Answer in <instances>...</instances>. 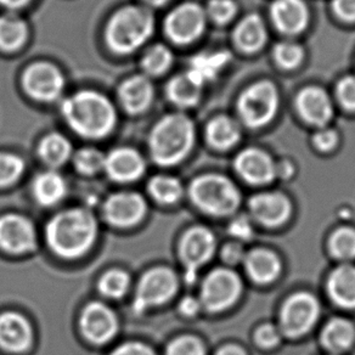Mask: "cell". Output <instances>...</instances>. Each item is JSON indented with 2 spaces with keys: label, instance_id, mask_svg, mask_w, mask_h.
<instances>
[{
  "label": "cell",
  "instance_id": "obj_31",
  "mask_svg": "<svg viewBox=\"0 0 355 355\" xmlns=\"http://www.w3.org/2000/svg\"><path fill=\"white\" fill-rule=\"evenodd\" d=\"M27 38V26L15 15L0 17V48L16 50L25 43Z\"/></svg>",
  "mask_w": 355,
  "mask_h": 355
},
{
  "label": "cell",
  "instance_id": "obj_28",
  "mask_svg": "<svg viewBox=\"0 0 355 355\" xmlns=\"http://www.w3.org/2000/svg\"><path fill=\"white\" fill-rule=\"evenodd\" d=\"M202 94V85L189 73L177 76L168 83L167 95L173 104L191 107L198 104Z\"/></svg>",
  "mask_w": 355,
  "mask_h": 355
},
{
  "label": "cell",
  "instance_id": "obj_9",
  "mask_svg": "<svg viewBox=\"0 0 355 355\" xmlns=\"http://www.w3.org/2000/svg\"><path fill=\"white\" fill-rule=\"evenodd\" d=\"M319 303L306 292L296 293L282 306V329L290 337H300L311 330L319 316Z\"/></svg>",
  "mask_w": 355,
  "mask_h": 355
},
{
  "label": "cell",
  "instance_id": "obj_8",
  "mask_svg": "<svg viewBox=\"0 0 355 355\" xmlns=\"http://www.w3.org/2000/svg\"><path fill=\"white\" fill-rule=\"evenodd\" d=\"M241 293V282L229 269H216L203 282L201 300L208 311H219L232 306Z\"/></svg>",
  "mask_w": 355,
  "mask_h": 355
},
{
  "label": "cell",
  "instance_id": "obj_20",
  "mask_svg": "<svg viewBox=\"0 0 355 355\" xmlns=\"http://www.w3.org/2000/svg\"><path fill=\"white\" fill-rule=\"evenodd\" d=\"M33 340V331L24 316L8 311L0 315V347L10 352H24Z\"/></svg>",
  "mask_w": 355,
  "mask_h": 355
},
{
  "label": "cell",
  "instance_id": "obj_6",
  "mask_svg": "<svg viewBox=\"0 0 355 355\" xmlns=\"http://www.w3.org/2000/svg\"><path fill=\"white\" fill-rule=\"evenodd\" d=\"M279 104L280 98L277 87L269 80H261L242 93L237 110L243 123L251 128H259L275 117Z\"/></svg>",
  "mask_w": 355,
  "mask_h": 355
},
{
  "label": "cell",
  "instance_id": "obj_51",
  "mask_svg": "<svg viewBox=\"0 0 355 355\" xmlns=\"http://www.w3.org/2000/svg\"><path fill=\"white\" fill-rule=\"evenodd\" d=\"M30 0H0L3 6H9V8H20L25 6Z\"/></svg>",
  "mask_w": 355,
  "mask_h": 355
},
{
  "label": "cell",
  "instance_id": "obj_18",
  "mask_svg": "<svg viewBox=\"0 0 355 355\" xmlns=\"http://www.w3.org/2000/svg\"><path fill=\"white\" fill-rule=\"evenodd\" d=\"M270 15L277 30L286 35L301 33L309 22V10L303 0H275Z\"/></svg>",
  "mask_w": 355,
  "mask_h": 355
},
{
  "label": "cell",
  "instance_id": "obj_15",
  "mask_svg": "<svg viewBox=\"0 0 355 355\" xmlns=\"http://www.w3.org/2000/svg\"><path fill=\"white\" fill-rule=\"evenodd\" d=\"M104 212L109 223L116 227H132L143 219L146 203L138 193H114L105 203Z\"/></svg>",
  "mask_w": 355,
  "mask_h": 355
},
{
  "label": "cell",
  "instance_id": "obj_39",
  "mask_svg": "<svg viewBox=\"0 0 355 355\" xmlns=\"http://www.w3.org/2000/svg\"><path fill=\"white\" fill-rule=\"evenodd\" d=\"M105 156L95 148H83L74 158V164L79 172L93 175L105 167Z\"/></svg>",
  "mask_w": 355,
  "mask_h": 355
},
{
  "label": "cell",
  "instance_id": "obj_16",
  "mask_svg": "<svg viewBox=\"0 0 355 355\" xmlns=\"http://www.w3.org/2000/svg\"><path fill=\"white\" fill-rule=\"evenodd\" d=\"M297 110L306 123L325 127L334 116V105L324 89L316 85L302 89L297 95Z\"/></svg>",
  "mask_w": 355,
  "mask_h": 355
},
{
  "label": "cell",
  "instance_id": "obj_19",
  "mask_svg": "<svg viewBox=\"0 0 355 355\" xmlns=\"http://www.w3.org/2000/svg\"><path fill=\"white\" fill-rule=\"evenodd\" d=\"M251 212L257 220L266 227H277L290 217L291 205L279 193H258L250 200Z\"/></svg>",
  "mask_w": 355,
  "mask_h": 355
},
{
  "label": "cell",
  "instance_id": "obj_42",
  "mask_svg": "<svg viewBox=\"0 0 355 355\" xmlns=\"http://www.w3.org/2000/svg\"><path fill=\"white\" fill-rule=\"evenodd\" d=\"M337 98L345 110L355 111V76H345L337 84Z\"/></svg>",
  "mask_w": 355,
  "mask_h": 355
},
{
  "label": "cell",
  "instance_id": "obj_2",
  "mask_svg": "<svg viewBox=\"0 0 355 355\" xmlns=\"http://www.w3.org/2000/svg\"><path fill=\"white\" fill-rule=\"evenodd\" d=\"M71 128L87 138H101L114 128L116 114L109 100L93 92H82L62 104Z\"/></svg>",
  "mask_w": 355,
  "mask_h": 355
},
{
  "label": "cell",
  "instance_id": "obj_43",
  "mask_svg": "<svg viewBox=\"0 0 355 355\" xmlns=\"http://www.w3.org/2000/svg\"><path fill=\"white\" fill-rule=\"evenodd\" d=\"M313 144L318 150H320L322 153H329L337 146L338 134L334 129L321 127V129L314 134Z\"/></svg>",
  "mask_w": 355,
  "mask_h": 355
},
{
  "label": "cell",
  "instance_id": "obj_22",
  "mask_svg": "<svg viewBox=\"0 0 355 355\" xmlns=\"http://www.w3.org/2000/svg\"><path fill=\"white\" fill-rule=\"evenodd\" d=\"M153 98V84L146 77L137 76L125 80L119 89V99L130 114H139L148 109Z\"/></svg>",
  "mask_w": 355,
  "mask_h": 355
},
{
  "label": "cell",
  "instance_id": "obj_34",
  "mask_svg": "<svg viewBox=\"0 0 355 355\" xmlns=\"http://www.w3.org/2000/svg\"><path fill=\"white\" fill-rule=\"evenodd\" d=\"M129 285H130V279L127 272L122 270H111L101 277L99 290L104 296L119 300L127 293Z\"/></svg>",
  "mask_w": 355,
  "mask_h": 355
},
{
  "label": "cell",
  "instance_id": "obj_21",
  "mask_svg": "<svg viewBox=\"0 0 355 355\" xmlns=\"http://www.w3.org/2000/svg\"><path fill=\"white\" fill-rule=\"evenodd\" d=\"M104 168L112 180L129 183L141 177L145 163L141 156L132 148H117L105 158Z\"/></svg>",
  "mask_w": 355,
  "mask_h": 355
},
{
  "label": "cell",
  "instance_id": "obj_47",
  "mask_svg": "<svg viewBox=\"0 0 355 355\" xmlns=\"http://www.w3.org/2000/svg\"><path fill=\"white\" fill-rule=\"evenodd\" d=\"M334 10L342 20L355 21V0H334Z\"/></svg>",
  "mask_w": 355,
  "mask_h": 355
},
{
  "label": "cell",
  "instance_id": "obj_27",
  "mask_svg": "<svg viewBox=\"0 0 355 355\" xmlns=\"http://www.w3.org/2000/svg\"><path fill=\"white\" fill-rule=\"evenodd\" d=\"M206 137L213 148L227 150L236 145L241 138V130L236 121L227 116H218L208 123Z\"/></svg>",
  "mask_w": 355,
  "mask_h": 355
},
{
  "label": "cell",
  "instance_id": "obj_52",
  "mask_svg": "<svg viewBox=\"0 0 355 355\" xmlns=\"http://www.w3.org/2000/svg\"><path fill=\"white\" fill-rule=\"evenodd\" d=\"M146 1L151 6H162V4H166L168 0H146Z\"/></svg>",
  "mask_w": 355,
  "mask_h": 355
},
{
  "label": "cell",
  "instance_id": "obj_37",
  "mask_svg": "<svg viewBox=\"0 0 355 355\" xmlns=\"http://www.w3.org/2000/svg\"><path fill=\"white\" fill-rule=\"evenodd\" d=\"M304 58V51L301 45L291 42H282L274 48V59L279 66L291 69L301 64Z\"/></svg>",
  "mask_w": 355,
  "mask_h": 355
},
{
  "label": "cell",
  "instance_id": "obj_5",
  "mask_svg": "<svg viewBox=\"0 0 355 355\" xmlns=\"http://www.w3.org/2000/svg\"><path fill=\"white\" fill-rule=\"evenodd\" d=\"M190 196L201 211L212 216H229L240 205L236 185L219 174L196 178L190 187Z\"/></svg>",
  "mask_w": 355,
  "mask_h": 355
},
{
  "label": "cell",
  "instance_id": "obj_7",
  "mask_svg": "<svg viewBox=\"0 0 355 355\" xmlns=\"http://www.w3.org/2000/svg\"><path fill=\"white\" fill-rule=\"evenodd\" d=\"M178 282L174 272L166 268H156L146 272L139 282L134 311L144 313L153 306L169 301L177 291Z\"/></svg>",
  "mask_w": 355,
  "mask_h": 355
},
{
  "label": "cell",
  "instance_id": "obj_33",
  "mask_svg": "<svg viewBox=\"0 0 355 355\" xmlns=\"http://www.w3.org/2000/svg\"><path fill=\"white\" fill-rule=\"evenodd\" d=\"M148 191L158 202L171 205L182 198L183 187L175 178L158 175L151 179L148 184Z\"/></svg>",
  "mask_w": 355,
  "mask_h": 355
},
{
  "label": "cell",
  "instance_id": "obj_49",
  "mask_svg": "<svg viewBox=\"0 0 355 355\" xmlns=\"http://www.w3.org/2000/svg\"><path fill=\"white\" fill-rule=\"evenodd\" d=\"M200 309V302L195 300L193 297H187L183 301L180 302V311L184 315L193 316L198 313Z\"/></svg>",
  "mask_w": 355,
  "mask_h": 355
},
{
  "label": "cell",
  "instance_id": "obj_30",
  "mask_svg": "<svg viewBox=\"0 0 355 355\" xmlns=\"http://www.w3.org/2000/svg\"><path fill=\"white\" fill-rule=\"evenodd\" d=\"M354 326L345 319L331 320L322 331V343L334 353L348 349L354 342Z\"/></svg>",
  "mask_w": 355,
  "mask_h": 355
},
{
  "label": "cell",
  "instance_id": "obj_24",
  "mask_svg": "<svg viewBox=\"0 0 355 355\" xmlns=\"http://www.w3.org/2000/svg\"><path fill=\"white\" fill-rule=\"evenodd\" d=\"M268 40L266 24L258 15H248L240 21L234 31V40L245 53H256Z\"/></svg>",
  "mask_w": 355,
  "mask_h": 355
},
{
  "label": "cell",
  "instance_id": "obj_17",
  "mask_svg": "<svg viewBox=\"0 0 355 355\" xmlns=\"http://www.w3.org/2000/svg\"><path fill=\"white\" fill-rule=\"evenodd\" d=\"M237 173L254 185L270 183L277 177V164L268 153L259 148H246L235 158Z\"/></svg>",
  "mask_w": 355,
  "mask_h": 355
},
{
  "label": "cell",
  "instance_id": "obj_40",
  "mask_svg": "<svg viewBox=\"0 0 355 355\" xmlns=\"http://www.w3.org/2000/svg\"><path fill=\"white\" fill-rule=\"evenodd\" d=\"M237 6L234 0H209L207 15L219 25L227 24L236 15Z\"/></svg>",
  "mask_w": 355,
  "mask_h": 355
},
{
  "label": "cell",
  "instance_id": "obj_50",
  "mask_svg": "<svg viewBox=\"0 0 355 355\" xmlns=\"http://www.w3.org/2000/svg\"><path fill=\"white\" fill-rule=\"evenodd\" d=\"M217 355H246V353L236 345H227L219 350Z\"/></svg>",
  "mask_w": 355,
  "mask_h": 355
},
{
  "label": "cell",
  "instance_id": "obj_25",
  "mask_svg": "<svg viewBox=\"0 0 355 355\" xmlns=\"http://www.w3.org/2000/svg\"><path fill=\"white\" fill-rule=\"evenodd\" d=\"M248 275L259 284H268L280 274L282 264L275 253L268 250H254L245 257Z\"/></svg>",
  "mask_w": 355,
  "mask_h": 355
},
{
  "label": "cell",
  "instance_id": "obj_35",
  "mask_svg": "<svg viewBox=\"0 0 355 355\" xmlns=\"http://www.w3.org/2000/svg\"><path fill=\"white\" fill-rule=\"evenodd\" d=\"M330 250L332 254L343 261L355 258V232L353 229L342 227L331 236Z\"/></svg>",
  "mask_w": 355,
  "mask_h": 355
},
{
  "label": "cell",
  "instance_id": "obj_29",
  "mask_svg": "<svg viewBox=\"0 0 355 355\" xmlns=\"http://www.w3.org/2000/svg\"><path fill=\"white\" fill-rule=\"evenodd\" d=\"M35 198L43 206H54L66 195L64 178L55 172H45L35 178L33 184Z\"/></svg>",
  "mask_w": 355,
  "mask_h": 355
},
{
  "label": "cell",
  "instance_id": "obj_36",
  "mask_svg": "<svg viewBox=\"0 0 355 355\" xmlns=\"http://www.w3.org/2000/svg\"><path fill=\"white\" fill-rule=\"evenodd\" d=\"M172 61L173 55L171 50L163 45H156L148 50L145 55L143 60V67L148 74L158 76L169 69Z\"/></svg>",
  "mask_w": 355,
  "mask_h": 355
},
{
  "label": "cell",
  "instance_id": "obj_4",
  "mask_svg": "<svg viewBox=\"0 0 355 355\" xmlns=\"http://www.w3.org/2000/svg\"><path fill=\"white\" fill-rule=\"evenodd\" d=\"M153 31L151 12L139 6H128L111 19L106 30V40L116 53L128 54L143 45Z\"/></svg>",
  "mask_w": 355,
  "mask_h": 355
},
{
  "label": "cell",
  "instance_id": "obj_11",
  "mask_svg": "<svg viewBox=\"0 0 355 355\" xmlns=\"http://www.w3.org/2000/svg\"><path fill=\"white\" fill-rule=\"evenodd\" d=\"M206 27V12L201 6L187 3L168 15L166 32L178 44H189L202 35Z\"/></svg>",
  "mask_w": 355,
  "mask_h": 355
},
{
  "label": "cell",
  "instance_id": "obj_32",
  "mask_svg": "<svg viewBox=\"0 0 355 355\" xmlns=\"http://www.w3.org/2000/svg\"><path fill=\"white\" fill-rule=\"evenodd\" d=\"M71 153V144L60 134H50L40 143V157L53 167L62 166L69 159Z\"/></svg>",
  "mask_w": 355,
  "mask_h": 355
},
{
  "label": "cell",
  "instance_id": "obj_38",
  "mask_svg": "<svg viewBox=\"0 0 355 355\" xmlns=\"http://www.w3.org/2000/svg\"><path fill=\"white\" fill-rule=\"evenodd\" d=\"M25 169L24 161L11 153H0V187L15 183Z\"/></svg>",
  "mask_w": 355,
  "mask_h": 355
},
{
  "label": "cell",
  "instance_id": "obj_44",
  "mask_svg": "<svg viewBox=\"0 0 355 355\" xmlns=\"http://www.w3.org/2000/svg\"><path fill=\"white\" fill-rule=\"evenodd\" d=\"M280 340V332L270 324L261 325L256 332V342L263 348H272Z\"/></svg>",
  "mask_w": 355,
  "mask_h": 355
},
{
  "label": "cell",
  "instance_id": "obj_12",
  "mask_svg": "<svg viewBox=\"0 0 355 355\" xmlns=\"http://www.w3.org/2000/svg\"><path fill=\"white\" fill-rule=\"evenodd\" d=\"M27 93L40 101H53L59 98L64 80L59 69L49 64H32L24 76Z\"/></svg>",
  "mask_w": 355,
  "mask_h": 355
},
{
  "label": "cell",
  "instance_id": "obj_1",
  "mask_svg": "<svg viewBox=\"0 0 355 355\" xmlns=\"http://www.w3.org/2000/svg\"><path fill=\"white\" fill-rule=\"evenodd\" d=\"M96 232L94 216L83 208H73L50 219L46 225V241L58 256L74 259L92 248Z\"/></svg>",
  "mask_w": 355,
  "mask_h": 355
},
{
  "label": "cell",
  "instance_id": "obj_46",
  "mask_svg": "<svg viewBox=\"0 0 355 355\" xmlns=\"http://www.w3.org/2000/svg\"><path fill=\"white\" fill-rule=\"evenodd\" d=\"M111 355H156V353L148 345L130 342L119 347Z\"/></svg>",
  "mask_w": 355,
  "mask_h": 355
},
{
  "label": "cell",
  "instance_id": "obj_10",
  "mask_svg": "<svg viewBox=\"0 0 355 355\" xmlns=\"http://www.w3.org/2000/svg\"><path fill=\"white\" fill-rule=\"evenodd\" d=\"M214 248L216 240L206 227H193L184 235L180 242V257L187 269L185 279L189 284L196 280L198 269L209 261Z\"/></svg>",
  "mask_w": 355,
  "mask_h": 355
},
{
  "label": "cell",
  "instance_id": "obj_13",
  "mask_svg": "<svg viewBox=\"0 0 355 355\" xmlns=\"http://www.w3.org/2000/svg\"><path fill=\"white\" fill-rule=\"evenodd\" d=\"M37 236L32 223L19 214L0 218V247L10 253L33 251Z\"/></svg>",
  "mask_w": 355,
  "mask_h": 355
},
{
  "label": "cell",
  "instance_id": "obj_23",
  "mask_svg": "<svg viewBox=\"0 0 355 355\" xmlns=\"http://www.w3.org/2000/svg\"><path fill=\"white\" fill-rule=\"evenodd\" d=\"M329 293L337 306L347 309L355 308V266H340L331 272Z\"/></svg>",
  "mask_w": 355,
  "mask_h": 355
},
{
  "label": "cell",
  "instance_id": "obj_45",
  "mask_svg": "<svg viewBox=\"0 0 355 355\" xmlns=\"http://www.w3.org/2000/svg\"><path fill=\"white\" fill-rule=\"evenodd\" d=\"M229 232L239 240H248L252 237V225L246 217H239L232 220Z\"/></svg>",
  "mask_w": 355,
  "mask_h": 355
},
{
  "label": "cell",
  "instance_id": "obj_26",
  "mask_svg": "<svg viewBox=\"0 0 355 355\" xmlns=\"http://www.w3.org/2000/svg\"><path fill=\"white\" fill-rule=\"evenodd\" d=\"M230 59L232 56L227 51L198 54L191 60L188 73L203 85L217 78L223 69L229 64Z\"/></svg>",
  "mask_w": 355,
  "mask_h": 355
},
{
  "label": "cell",
  "instance_id": "obj_3",
  "mask_svg": "<svg viewBox=\"0 0 355 355\" xmlns=\"http://www.w3.org/2000/svg\"><path fill=\"white\" fill-rule=\"evenodd\" d=\"M195 141V127L188 116L168 114L153 128L150 150L153 161L161 166L180 162L191 151Z\"/></svg>",
  "mask_w": 355,
  "mask_h": 355
},
{
  "label": "cell",
  "instance_id": "obj_41",
  "mask_svg": "<svg viewBox=\"0 0 355 355\" xmlns=\"http://www.w3.org/2000/svg\"><path fill=\"white\" fill-rule=\"evenodd\" d=\"M166 355H205V349L198 338L187 336L173 340Z\"/></svg>",
  "mask_w": 355,
  "mask_h": 355
},
{
  "label": "cell",
  "instance_id": "obj_48",
  "mask_svg": "<svg viewBox=\"0 0 355 355\" xmlns=\"http://www.w3.org/2000/svg\"><path fill=\"white\" fill-rule=\"evenodd\" d=\"M242 251L243 250H242V247L239 243H229L223 250V258L229 264H236L239 261H241L242 259L245 261L243 252Z\"/></svg>",
  "mask_w": 355,
  "mask_h": 355
},
{
  "label": "cell",
  "instance_id": "obj_14",
  "mask_svg": "<svg viewBox=\"0 0 355 355\" xmlns=\"http://www.w3.org/2000/svg\"><path fill=\"white\" fill-rule=\"evenodd\" d=\"M80 326L84 336L90 342L103 345L112 340L116 335L119 321L109 306L100 302H93L85 306L80 319Z\"/></svg>",
  "mask_w": 355,
  "mask_h": 355
}]
</instances>
